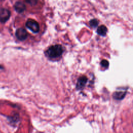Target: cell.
I'll use <instances>...</instances> for the list:
<instances>
[{
    "mask_svg": "<svg viewBox=\"0 0 133 133\" xmlns=\"http://www.w3.org/2000/svg\"><path fill=\"white\" fill-rule=\"evenodd\" d=\"M64 51L63 46L61 45H55L49 47L46 51V56L51 58L55 59L60 57Z\"/></svg>",
    "mask_w": 133,
    "mask_h": 133,
    "instance_id": "6da1fadb",
    "label": "cell"
},
{
    "mask_svg": "<svg viewBox=\"0 0 133 133\" xmlns=\"http://www.w3.org/2000/svg\"><path fill=\"white\" fill-rule=\"evenodd\" d=\"M25 25L26 28L34 33H37L39 31V25L38 23L33 19H28L26 22Z\"/></svg>",
    "mask_w": 133,
    "mask_h": 133,
    "instance_id": "7a4b0ae2",
    "label": "cell"
},
{
    "mask_svg": "<svg viewBox=\"0 0 133 133\" xmlns=\"http://www.w3.org/2000/svg\"><path fill=\"white\" fill-rule=\"evenodd\" d=\"M15 35L17 39L21 41H23L26 39L28 36V33L26 30H25L23 28H20L17 29L15 33Z\"/></svg>",
    "mask_w": 133,
    "mask_h": 133,
    "instance_id": "3957f363",
    "label": "cell"
},
{
    "mask_svg": "<svg viewBox=\"0 0 133 133\" xmlns=\"http://www.w3.org/2000/svg\"><path fill=\"white\" fill-rule=\"evenodd\" d=\"M10 17V11L6 8H1L0 9V22L5 23L8 20Z\"/></svg>",
    "mask_w": 133,
    "mask_h": 133,
    "instance_id": "277c9868",
    "label": "cell"
},
{
    "mask_svg": "<svg viewBox=\"0 0 133 133\" xmlns=\"http://www.w3.org/2000/svg\"><path fill=\"white\" fill-rule=\"evenodd\" d=\"M87 78L86 77V76H82L80 77L77 80V82L76 86V89L78 90L83 89L87 83Z\"/></svg>",
    "mask_w": 133,
    "mask_h": 133,
    "instance_id": "5b68a950",
    "label": "cell"
},
{
    "mask_svg": "<svg viewBox=\"0 0 133 133\" xmlns=\"http://www.w3.org/2000/svg\"><path fill=\"white\" fill-rule=\"evenodd\" d=\"M14 7L16 11L18 13H21L23 12L26 8V7L24 4L20 2H16V4H15Z\"/></svg>",
    "mask_w": 133,
    "mask_h": 133,
    "instance_id": "8992f818",
    "label": "cell"
},
{
    "mask_svg": "<svg viewBox=\"0 0 133 133\" xmlns=\"http://www.w3.org/2000/svg\"><path fill=\"white\" fill-rule=\"evenodd\" d=\"M126 91H115L113 94V97L116 100H121L125 96Z\"/></svg>",
    "mask_w": 133,
    "mask_h": 133,
    "instance_id": "52a82bcc",
    "label": "cell"
},
{
    "mask_svg": "<svg viewBox=\"0 0 133 133\" xmlns=\"http://www.w3.org/2000/svg\"><path fill=\"white\" fill-rule=\"evenodd\" d=\"M107 31H108L107 28L104 25H101L100 26H99L97 30V32L98 34L102 36H104L106 35Z\"/></svg>",
    "mask_w": 133,
    "mask_h": 133,
    "instance_id": "ba28073f",
    "label": "cell"
},
{
    "mask_svg": "<svg viewBox=\"0 0 133 133\" xmlns=\"http://www.w3.org/2000/svg\"><path fill=\"white\" fill-rule=\"evenodd\" d=\"M98 23H99L98 21L96 19H92L89 21V24L92 28H96V26H97V25H98Z\"/></svg>",
    "mask_w": 133,
    "mask_h": 133,
    "instance_id": "9c48e42d",
    "label": "cell"
},
{
    "mask_svg": "<svg viewBox=\"0 0 133 133\" xmlns=\"http://www.w3.org/2000/svg\"><path fill=\"white\" fill-rule=\"evenodd\" d=\"M101 65L102 66V67H104V68H108L109 65V62L107 60H102L101 61Z\"/></svg>",
    "mask_w": 133,
    "mask_h": 133,
    "instance_id": "30bf717a",
    "label": "cell"
},
{
    "mask_svg": "<svg viewBox=\"0 0 133 133\" xmlns=\"http://www.w3.org/2000/svg\"><path fill=\"white\" fill-rule=\"evenodd\" d=\"M25 2L31 5H35L37 3V0H25Z\"/></svg>",
    "mask_w": 133,
    "mask_h": 133,
    "instance_id": "8fae6325",
    "label": "cell"
},
{
    "mask_svg": "<svg viewBox=\"0 0 133 133\" xmlns=\"http://www.w3.org/2000/svg\"><path fill=\"white\" fill-rule=\"evenodd\" d=\"M3 68V66H2V65H0V69H2Z\"/></svg>",
    "mask_w": 133,
    "mask_h": 133,
    "instance_id": "7c38bea8",
    "label": "cell"
}]
</instances>
